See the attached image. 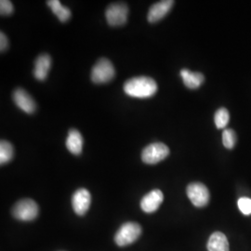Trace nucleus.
Listing matches in <instances>:
<instances>
[{
    "instance_id": "nucleus-4",
    "label": "nucleus",
    "mask_w": 251,
    "mask_h": 251,
    "mask_svg": "<svg viewBox=\"0 0 251 251\" xmlns=\"http://www.w3.org/2000/svg\"><path fill=\"white\" fill-rule=\"evenodd\" d=\"M116 75V70L109 60L100 59L95 66L92 68L91 80L95 84H104L112 80Z\"/></svg>"
},
{
    "instance_id": "nucleus-17",
    "label": "nucleus",
    "mask_w": 251,
    "mask_h": 251,
    "mask_svg": "<svg viewBox=\"0 0 251 251\" xmlns=\"http://www.w3.org/2000/svg\"><path fill=\"white\" fill-rule=\"evenodd\" d=\"M13 157V147L12 144L2 140L0 142V164L4 165L9 163Z\"/></svg>"
},
{
    "instance_id": "nucleus-10",
    "label": "nucleus",
    "mask_w": 251,
    "mask_h": 251,
    "mask_svg": "<svg viewBox=\"0 0 251 251\" xmlns=\"http://www.w3.org/2000/svg\"><path fill=\"white\" fill-rule=\"evenodd\" d=\"M12 99L15 104L21 110L27 114H34L36 111V101L28 94L25 90L23 89H17L14 90L12 94Z\"/></svg>"
},
{
    "instance_id": "nucleus-9",
    "label": "nucleus",
    "mask_w": 251,
    "mask_h": 251,
    "mask_svg": "<svg viewBox=\"0 0 251 251\" xmlns=\"http://www.w3.org/2000/svg\"><path fill=\"white\" fill-rule=\"evenodd\" d=\"M164 200V195L160 190L155 189L144 196L141 201V208L145 213L155 212Z\"/></svg>"
},
{
    "instance_id": "nucleus-8",
    "label": "nucleus",
    "mask_w": 251,
    "mask_h": 251,
    "mask_svg": "<svg viewBox=\"0 0 251 251\" xmlns=\"http://www.w3.org/2000/svg\"><path fill=\"white\" fill-rule=\"evenodd\" d=\"M90 203H91V195L87 189H78L74 193L72 198V206L76 215H85L90 208Z\"/></svg>"
},
{
    "instance_id": "nucleus-22",
    "label": "nucleus",
    "mask_w": 251,
    "mask_h": 251,
    "mask_svg": "<svg viewBox=\"0 0 251 251\" xmlns=\"http://www.w3.org/2000/svg\"><path fill=\"white\" fill-rule=\"evenodd\" d=\"M8 47H9L8 37L3 32H1L0 33V50H1V52L5 51L8 49Z\"/></svg>"
},
{
    "instance_id": "nucleus-11",
    "label": "nucleus",
    "mask_w": 251,
    "mask_h": 251,
    "mask_svg": "<svg viewBox=\"0 0 251 251\" xmlns=\"http://www.w3.org/2000/svg\"><path fill=\"white\" fill-rule=\"evenodd\" d=\"M174 4L173 0H164L155 3L149 9L147 20L149 23H156L164 18L171 10Z\"/></svg>"
},
{
    "instance_id": "nucleus-21",
    "label": "nucleus",
    "mask_w": 251,
    "mask_h": 251,
    "mask_svg": "<svg viewBox=\"0 0 251 251\" xmlns=\"http://www.w3.org/2000/svg\"><path fill=\"white\" fill-rule=\"evenodd\" d=\"M0 13L2 16H8L13 13V5L9 0L0 1Z\"/></svg>"
},
{
    "instance_id": "nucleus-6",
    "label": "nucleus",
    "mask_w": 251,
    "mask_h": 251,
    "mask_svg": "<svg viewBox=\"0 0 251 251\" xmlns=\"http://www.w3.org/2000/svg\"><path fill=\"white\" fill-rule=\"evenodd\" d=\"M107 23L111 26L124 25L128 16V8L125 3H114L105 11Z\"/></svg>"
},
{
    "instance_id": "nucleus-5",
    "label": "nucleus",
    "mask_w": 251,
    "mask_h": 251,
    "mask_svg": "<svg viewBox=\"0 0 251 251\" xmlns=\"http://www.w3.org/2000/svg\"><path fill=\"white\" fill-rule=\"evenodd\" d=\"M170 154V149L166 144L154 143L149 144L142 152V159L145 164L154 165L163 161Z\"/></svg>"
},
{
    "instance_id": "nucleus-18",
    "label": "nucleus",
    "mask_w": 251,
    "mask_h": 251,
    "mask_svg": "<svg viewBox=\"0 0 251 251\" xmlns=\"http://www.w3.org/2000/svg\"><path fill=\"white\" fill-rule=\"evenodd\" d=\"M230 120V115L229 112L225 108H220L215 113L214 121L217 128L222 129L225 128L226 126L228 125Z\"/></svg>"
},
{
    "instance_id": "nucleus-13",
    "label": "nucleus",
    "mask_w": 251,
    "mask_h": 251,
    "mask_svg": "<svg viewBox=\"0 0 251 251\" xmlns=\"http://www.w3.org/2000/svg\"><path fill=\"white\" fill-rule=\"evenodd\" d=\"M83 137L80 132L76 129H70L68 137L66 139V147L69 150V152H72L73 154L78 155L82 152L83 149Z\"/></svg>"
},
{
    "instance_id": "nucleus-7",
    "label": "nucleus",
    "mask_w": 251,
    "mask_h": 251,
    "mask_svg": "<svg viewBox=\"0 0 251 251\" xmlns=\"http://www.w3.org/2000/svg\"><path fill=\"white\" fill-rule=\"evenodd\" d=\"M186 193L191 202L197 207L206 206L209 202L210 196L208 189L201 182L190 183L186 189Z\"/></svg>"
},
{
    "instance_id": "nucleus-2",
    "label": "nucleus",
    "mask_w": 251,
    "mask_h": 251,
    "mask_svg": "<svg viewBox=\"0 0 251 251\" xmlns=\"http://www.w3.org/2000/svg\"><path fill=\"white\" fill-rule=\"evenodd\" d=\"M15 219L22 222H31L36 220L39 213V207L34 200L30 198L22 199L18 201L11 210Z\"/></svg>"
},
{
    "instance_id": "nucleus-16",
    "label": "nucleus",
    "mask_w": 251,
    "mask_h": 251,
    "mask_svg": "<svg viewBox=\"0 0 251 251\" xmlns=\"http://www.w3.org/2000/svg\"><path fill=\"white\" fill-rule=\"evenodd\" d=\"M47 4L52 10L54 14L58 17L60 22L65 23L71 18V10L67 7L63 6L59 0H50L47 2Z\"/></svg>"
},
{
    "instance_id": "nucleus-12",
    "label": "nucleus",
    "mask_w": 251,
    "mask_h": 251,
    "mask_svg": "<svg viewBox=\"0 0 251 251\" xmlns=\"http://www.w3.org/2000/svg\"><path fill=\"white\" fill-rule=\"evenodd\" d=\"M51 66V58L49 54H41L36 58L34 75L37 80H45Z\"/></svg>"
},
{
    "instance_id": "nucleus-19",
    "label": "nucleus",
    "mask_w": 251,
    "mask_h": 251,
    "mask_svg": "<svg viewBox=\"0 0 251 251\" xmlns=\"http://www.w3.org/2000/svg\"><path fill=\"white\" fill-rule=\"evenodd\" d=\"M223 143L227 149H232L236 143V135L233 129L227 128L223 133Z\"/></svg>"
},
{
    "instance_id": "nucleus-20",
    "label": "nucleus",
    "mask_w": 251,
    "mask_h": 251,
    "mask_svg": "<svg viewBox=\"0 0 251 251\" xmlns=\"http://www.w3.org/2000/svg\"><path fill=\"white\" fill-rule=\"evenodd\" d=\"M238 207L244 215L251 214V199L249 198H241L238 200Z\"/></svg>"
},
{
    "instance_id": "nucleus-14",
    "label": "nucleus",
    "mask_w": 251,
    "mask_h": 251,
    "mask_svg": "<svg viewBox=\"0 0 251 251\" xmlns=\"http://www.w3.org/2000/svg\"><path fill=\"white\" fill-rule=\"evenodd\" d=\"M180 76L184 85L191 90L199 88L205 81V76L201 73H193L187 69H182L180 71Z\"/></svg>"
},
{
    "instance_id": "nucleus-15",
    "label": "nucleus",
    "mask_w": 251,
    "mask_h": 251,
    "mask_svg": "<svg viewBox=\"0 0 251 251\" xmlns=\"http://www.w3.org/2000/svg\"><path fill=\"white\" fill-rule=\"evenodd\" d=\"M208 251H230L229 243L225 233L216 232L212 233L207 242Z\"/></svg>"
},
{
    "instance_id": "nucleus-1",
    "label": "nucleus",
    "mask_w": 251,
    "mask_h": 251,
    "mask_svg": "<svg viewBox=\"0 0 251 251\" xmlns=\"http://www.w3.org/2000/svg\"><path fill=\"white\" fill-rule=\"evenodd\" d=\"M126 94L134 98H150L157 91V84L151 77L138 76L130 78L124 84Z\"/></svg>"
},
{
    "instance_id": "nucleus-3",
    "label": "nucleus",
    "mask_w": 251,
    "mask_h": 251,
    "mask_svg": "<svg viewBox=\"0 0 251 251\" xmlns=\"http://www.w3.org/2000/svg\"><path fill=\"white\" fill-rule=\"evenodd\" d=\"M142 234L141 225L136 223H126L118 229L115 235V242L119 247H126L133 244Z\"/></svg>"
}]
</instances>
